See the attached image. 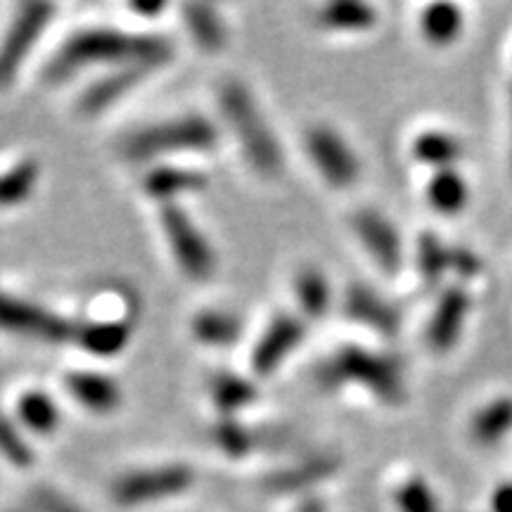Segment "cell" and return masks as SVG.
Segmentation results:
<instances>
[{
  "mask_svg": "<svg viewBox=\"0 0 512 512\" xmlns=\"http://www.w3.org/2000/svg\"><path fill=\"white\" fill-rule=\"evenodd\" d=\"M192 484H195V470L183 463L145 467L114 479L110 498L121 508H143L183 496L192 489Z\"/></svg>",
  "mask_w": 512,
  "mask_h": 512,
  "instance_id": "cell-5",
  "label": "cell"
},
{
  "mask_svg": "<svg viewBox=\"0 0 512 512\" xmlns=\"http://www.w3.org/2000/svg\"><path fill=\"white\" fill-rule=\"evenodd\" d=\"M394 503L399 512H439L437 496L422 477H411L396 486Z\"/></svg>",
  "mask_w": 512,
  "mask_h": 512,
  "instance_id": "cell-33",
  "label": "cell"
},
{
  "mask_svg": "<svg viewBox=\"0 0 512 512\" xmlns=\"http://www.w3.org/2000/svg\"><path fill=\"white\" fill-rule=\"evenodd\" d=\"M133 10H136V12H145V15H157V12L164 10V5H155V3L140 5V3H136V5H133Z\"/></svg>",
  "mask_w": 512,
  "mask_h": 512,
  "instance_id": "cell-38",
  "label": "cell"
},
{
  "mask_svg": "<svg viewBox=\"0 0 512 512\" xmlns=\"http://www.w3.org/2000/svg\"><path fill=\"white\" fill-rule=\"evenodd\" d=\"M41 181V164L34 159H22L0 174V207H17L34 195Z\"/></svg>",
  "mask_w": 512,
  "mask_h": 512,
  "instance_id": "cell-29",
  "label": "cell"
},
{
  "mask_svg": "<svg viewBox=\"0 0 512 512\" xmlns=\"http://www.w3.org/2000/svg\"><path fill=\"white\" fill-rule=\"evenodd\" d=\"M209 178L197 169H183V166H155L143 178V190L155 200L174 204L178 197L195 195L207 188Z\"/></svg>",
  "mask_w": 512,
  "mask_h": 512,
  "instance_id": "cell-17",
  "label": "cell"
},
{
  "mask_svg": "<svg viewBox=\"0 0 512 512\" xmlns=\"http://www.w3.org/2000/svg\"><path fill=\"white\" fill-rule=\"evenodd\" d=\"M0 456L8 460L10 465L19 467V470H27V467L36 463L34 448H31L29 439L24 437L19 422L3 411H0Z\"/></svg>",
  "mask_w": 512,
  "mask_h": 512,
  "instance_id": "cell-32",
  "label": "cell"
},
{
  "mask_svg": "<svg viewBox=\"0 0 512 512\" xmlns=\"http://www.w3.org/2000/svg\"><path fill=\"white\" fill-rule=\"evenodd\" d=\"M318 24L330 31H368L377 24V12L363 0H335L318 10Z\"/></svg>",
  "mask_w": 512,
  "mask_h": 512,
  "instance_id": "cell-22",
  "label": "cell"
},
{
  "mask_svg": "<svg viewBox=\"0 0 512 512\" xmlns=\"http://www.w3.org/2000/svg\"><path fill=\"white\" fill-rule=\"evenodd\" d=\"M55 8L50 3H24L12 19L8 34L0 46V86H8L27 62V57L43 31L48 29Z\"/></svg>",
  "mask_w": 512,
  "mask_h": 512,
  "instance_id": "cell-8",
  "label": "cell"
},
{
  "mask_svg": "<svg viewBox=\"0 0 512 512\" xmlns=\"http://www.w3.org/2000/svg\"><path fill=\"white\" fill-rule=\"evenodd\" d=\"M294 294L297 304L306 318H320L330 311L332 304V287L323 271L306 266L294 278Z\"/></svg>",
  "mask_w": 512,
  "mask_h": 512,
  "instance_id": "cell-27",
  "label": "cell"
},
{
  "mask_svg": "<svg viewBox=\"0 0 512 512\" xmlns=\"http://www.w3.org/2000/svg\"><path fill=\"white\" fill-rule=\"evenodd\" d=\"M491 512H512V482L496 486L491 494Z\"/></svg>",
  "mask_w": 512,
  "mask_h": 512,
  "instance_id": "cell-36",
  "label": "cell"
},
{
  "mask_svg": "<svg viewBox=\"0 0 512 512\" xmlns=\"http://www.w3.org/2000/svg\"><path fill=\"white\" fill-rule=\"evenodd\" d=\"M297 512H328V505H325V501H320L318 496H306L297 505Z\"/></svg>",
  "mask_w": 512,
  "mask_h": 512,
  "instance_id": "cell-37",
  "label": "cell"
},
{
  "mask_svg": "<svg viewBox=\"0 0 512 512\" xmlns=\"http://www.w3.org/2000/svg\"><path fill=\"white\" fill-rule=\"evenodd\" d=\"M418 271L425 285H439L444 275L453 271V247L439 235L422 233L418 240Z\"/></svg>",
  "mask_w": 512,
  "mask_h": 512,
  "instance_id": "cell-30",
  "label": "cell"
},
{
  "mask_svg": "<svg viewBox=\"0 0 512 512\" xmlns=\"http://www.w3.org/2000/svg\"><path fill=\"white\" fill-rule=\"evenodd\" d=\"M306 152H309L318 174L335 188H349L361 176L356 152L342 133L328 124H316L306 131Z\"/></svg>",
  "mask_w": 512,
  "mask_h": 512,
  "instance_id": "cell-9",
  "label": "cell"
},
{
  "mask_svg": "<svg viewBox=\"0 0 512 512\" xmlns=\"http://www.w3.org/2000/svg\"><path fill=\"white\" fill-rule=\"evenodd\" d=\"M240 332V318L221 309H207L197 313L195 320H192V335L204 347H233L240 339Z\"/></svg>",
  "mask_w": 512,
  "mask_h": 512,
  "instance_id": "cell-23",
  "label": "cell"
},
{
  "mask_svg": "<svg viewBox=\"0 0 512 512\" xmlns=\"http://www.w3.org/2000/svg\"><path fill=\"white\" fill-rule=\"evenodd\" d=\"M219 105L226 121L233 128L242 147V155L256 174L273 178L283 171V150L275 138L271 124L256 105L254 95L240 81H228L221 86Z\"/></svg>",
  "mask_w": 512,
  "mask_h": 512,
  "instance_id": "cell-3",
  "label": "cell"
},
{
  "mask_svg": "<svg viewBox=\"0 0 512 512\" xmlns=\"http://www.w3.org/2000/svg\"><path fill=\"white\" fill-rule=\"evenodd\" d=\"M512 432V396H498L479 408L470 422V437L479 446H496Z\"/></svg>",
  "mask_w": 512,
  "mask_h": 512,
  "instance_id": "cell-19",
  "label": "cell"
},
{
  "mask_svg": "<svg viewBox=\"0 0 512 512\" xmlns=\"http://www.w3.org/2000/svg\"><path fill=\"white\" fill-rule=\"evenodd\" d=\"M427 200L439 214L456 216L470 202V188H467V181L456 169L437 171L430 185H427Z\"/></svg>",
  "mask_w": 512,
  "mask_h": 512,
  "instance_id": "cell-25",
  "label": "cell"
},
{
  "mask_svg": "<svg viewBox=\"0 0 512 512\" xmlns=\"http://www.w3.org/2000/svg\"><path fill=\"white\" fill-rule=\"evenodd\" d=\"M342 306L354 323L375 330L377 335L392 337L401 328V316L396 306L366 283H351L344 292Z\"/></svg>",
  "mask_w": 512,
  "mask_h": 512,
  "instance_id": "cell-14",
  "label": "cell"
},
{
  "mask_svg": "<svg viewBox=\"0 0 512 512\" xmlns=\"http://www.w3.org/2000/svg\"><path fill=\"white\" fill-rule=\"evenodd\" d=\"M64 387L74 401L93 413H112L121 406V387L117 380L98 370H72L64 377Z\"/></svg>",
  "mask_w": 512,
  "mask_h": 512,
  "instance_id": "cell-16",
  "label": "cell"
},
{
  "mask_svg": "<svg viewBox=\"0 0 512 512\" xmlns=\"http://www.w3.org/2000/svg\"><path fill=\"white\" fill-rule=\"evenodd\" d=\"M131 332V320H91L76 325L74 342L93 356H117L126 349Z\"/></svg>",
  "mask_w": 512,
  "mask_h": 512,
  "instance_id": "cell-18",
  "label": "cell"
},
{
  "mask_svg": "<svg viewBox=\"0 0 512 512\" xmlns=\"http://www.w3.org/2000/svg\"><path fill=\"white\" fill-rule=\"evenodd\" d=\"M510 121H512V91H510ZM510 159H512V152H510Z\"/></svg>",
  "mask_w": 512,
  "mask_h": 512,
  "instance_id": "cell-39",
  "label": "cell"
},
{
  "mask_svg": "<svg viewBox=\"0 0 512 512\" xmlns=\"http://www.w3.org/2000/svg\"><path fill=\"white\" fill-rule=\"evenodd\" d=\"M159 221L178 268L192 280L211 278L216 271V254L197 223L178 204H164Z\"/></svg>",
  "mask_w": 512,
  "mask_h": 512,
  "instance_id": "cell-6",
  "label": "cell"
},
{
  "mask_svg": "<svg viewBox=\"0 0 512 512\" xmlns=\"http://www.w3.org/2000/svg\"><path fill=\"white\" fill-rule=\"evenodd\" d=\"M183 22L188 31L195 38V43L207 53H216L226 46L228 34L226 24L216 8L207 3H188L183 5Z\"/></svg>",
  "mask_w": 512,
  "mask_h": 512,
  "instance_id": "cell-21",
  "label": "cell"
},
{
  "mask_svg": "<svg viewBox=\"0 0 512 512\" xmlns=\"http://www.w3.org/2000/svg\"><path fill=\"white\" fill-rule=\"evenodd\" d=\"M19 425L36 434H50L60 427V408L41 389L24 392L17 401V418Z\"/></svg>",
  "mask_w": 512,
  "mask_h": 512,
  "instance_id": "cell-26",
  "label": "cell"
},
{
  "mask_svg": "<svg viewBox=\"0 0 512 512\" xmlns=\"http://www.w3.org/2000/svg\"><path fill=\"white\" fill-rule=\"evenodd\" d=\"M420 31L427 43L437 48H446L458 41L463 31V10L451 3H434L425 8L420 17Z\"/></svg>",
  "mask_w": 512,
  "mask_h": 512,
  "instance_id": "cell-24",
  "label": "cell"
},
{
  "mask_svg": "<svg viewBox=\"0 0 512 512\" xmlns=\"http://www.w3.org/2000/svg\"><path fill=\"white\" fill-rule=\"evenodd\" d=\"M306 325L302 318L292 313H280L275 316L268 328L261 332L259 342L254 344L252 351V368L256 375H271L297 351L299 344L304 342Z\"/></svg>",
  "mask_w": 512,
  "mask_h": 512,
  "instance_id": "cell-10",
  "label": "cell"
},
{
  "mask_svg": "<svg viewBox=\"0 0 512 512\" xmlns=\"http://www.w3.org/2000/svg\"><path fill=\"white\" fill-rule=\"evenodd\" d=\"M316 382L328 392L347 384L363 387L387 406H399L406 399L401 363L394 356L356 344L339 347L323 358L316 368Z\"/></svg>",
  "mask_w": 512,
  "mask_h": 512,
  "instance_id": "cell-2",
  "label": "cell"
},
{
  "mask_svg": "<svg viewBox=\"0 0 512 512\" xmlns=\"http://www.w3.org/2000/svg\"><path fill=\"white\" fill-rule=\"evenodd\" d=\"M0 330L43 344H64L76 339V325L62 313L8 292H0Z\"/></svg>",
  "mask_w": 512,
  "mask_h": 512,
  "instance_id": "cell-7",
  "label": "cell"
},
{
  "mask_svg": "<svg viewBox=\"0 0 512 512\" xmlns=\"http://www.w3.org/2000/svg\"><path fill=\"white\" fill-rule=\"evenodd\" d=\"M155 69L145 67V64H121V67H114L102 79L93 81L86 91L81 93L79 98V112L83 114H100L105 112L107 107L117 105L121 98H126L133 88H138L140 83L147 79V74H152Z\"/></svg>",
  "mask_w": 512,
  "mask_h": 512,
  "instance_id": "cell-15",
  "label": "cell"
},
{
  "mask_svg": "<svg viewBox=\"0 0 512 512\" xmlns=\"http://www.w3.org/2000/svg\"><path fill=\"white\" fill-rule=\"evenodd\" d=\"M209 394L214 399L216 408L226 415V418H233L235 413L247 408L249 403L256 399V387L252 380L247 377L235 375V373H219L211 377Z\"/></svg>",
  "mask_w": 512,
  "mask_h": 512,
  "instance_id": "cell-28",
  "label": "cell"
},
{
  "mask_svg": "<svg viewBox=\"0 0 512 512\" xmlns=\"http://www.w3.org/2000/svg\"><path fill=\"white\" fill-rule=\"evenodd\" d=\"M174 57V46L164 36L128 34L119 29H86L69 36L46 67V81L62 83L88 67L145 64L157 69Z\"/></svg>",
  "mask_w": 512,
  "mask_h": 512,
  "instance_id": "cell-1",
  "label": "cell"
},
{
  "mask_svg": "<svg viewBox=\"0 0 512 512\" xmlns=\"http://www.w3.org/2000/svg\"><path fill=\"white\" fill-rule=\"evenodd\" d=\"M413 157L425 166H432L437 171L456 169V164L463 159L465 147L456 136L446 131H425L413 140Z\"/></svg>",
  "mask_w": 512,
  "mask_h": 512,
  "instance_id": "cell-20",
  "label": "cell"
},
{
  "mask_svg": "<svg viewBox=\"0 0 512 512\" xmlns=\"http://www.w3.org/2000/svg\"><path fill=\"white\" fill-rule=\"evenodd\" d=\"M211 439H214L216 448H219L223 456L235 458V460L247 458L256 446L254 432L249 430L247 425H242L240 420L226 418V415L211 427Z\"/></svg>",
  "mask_w": 512,
  "mask_h": 512,
  "instance_id": "cell-31",
  "label": "cell"
},
{
  "mask_svg": "<svg viewBox=\"0 0 512 512\" xmlns=\"http://www.w3.org/2000/svg\"><path fill=\"white\" fill-rule=\"evenodd\" d=\"M219 143V128L200 114H188L128 133L121 143V155L131 162H150L178 152L211 150Z\"/></svg>",
  "mask_w": 512,
  "mask_h": 512,
  "instance_id": "cell-4",
  "label": "cell"
},
{
  "mask_svg": "<svg viewBox=\"0 0 512 512\" xmlns=\"http://www.w3.org/2000/svg\"><path fill=\"white\" fill-rule=\"evenodd\" d=\"M453 271H456L460 278H475V275L482 271V261L475 252L465 247H453Z\"/></svg>",
  "mask_w": 512,
  "mask_h": 512,
  "instance_id": "cell-35",
  "label": "cell"
},
{
  "mask_svg": "<svg viewBox=\"0 0 512 512\" xmlns=\"http://www.w3.org/2000/svg\"><path fill=\"white\" fill-rule=\"evenodd\" d=\"M339 467H342V460L335 453H313V456L278 467L264 479V486L275 496L306 494V491L316 489L318 484L335 477Z\"/></svg>",
  "mask_w": 512,
  "mask_h": 512,
  "instance_id": "cell-11",
  "label": "cell"
},
{
  "mask_svg": "<svg viewBox=\"0 0 512 512\" xmlns=\"http://www.w3.org/2000/svg\"><path fill=\"white\" fill-rule=\"evenodd\" d=\"M467 313H470V294L465 287H446L437 306H434L430 323H427V344L432 351L446 354L456 347L460 332L465 328Z\"/></svg>",
  "mask_w": 512,
  "mask_h": 512,
  "instance_id": "cell-13",
  "label": "cell"
},
{
  "mask_svg": "<svg viewBox=\"0 0 512 512\" xmlns=\"http://www.w3.org/2000/svg\"><path fill=\"white\" fill-rule=\"evenodd\" d=\"M29 503L34 512H86L79 503L67 498L62 491L53 489V486H36L31 489Z\"/></svg>",
  "mask_w": 512,
  "mask_h": 512,
  "instance_id": "cell-34",
  "label": "cell"
},
{
  "mask_svg": "<svg viewBox=\"0 0 512 512\" xmlns=\"http://www.w3.org/2000/svg\"><path fill=\"white\" fill-rule=\"evenodd\" d=\"M354 230L366 252L384 273H396L403 261V245L399 230L387 216L375 209H361L354 216Z\"/></svg>",
  "mask_w": 512,
  "mask_h": 512,
  "instance_id": "cell-12",
  "label": "cell"
}]
</instances>
